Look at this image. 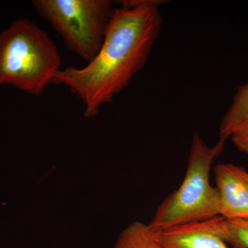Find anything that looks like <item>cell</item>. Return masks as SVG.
Here are the masks:
<instances>
[{
    "instance_id": "6da1fadb",
    "label": "cell",
    "mask_w": 248,
    "mask_h": 248,
    "mask_svg": "<svg viewBox=\"0 0 248 248\" xmlns=\"http://www.w3.org/2000/svg\"><path fill=\"white\" fill-rule=\"evenodd\" d=\"M120 2L93 61L83 68L60 69L54 78L53 84L66 86L81 99L87 118L98 115L144 68L162 29L159 7L165 1Z\"/></svg>"
},
{
    "instance_id": "7a4b0ae2",
    "label": "cell",
    "mask_w": 248,
    "mask_h": 248,
    "mask_svg": "<svg viewBox=\"0 0 248 248\" xmlns=\"http://www.w3.org/2000/svg\"><path fill=\"white\" fill-rule=\"evenodd\" d=\"M61 63L53 41L29 19H17L0 33V85L40 97L53 84Z\"/></svg>"
},
{
    "instance_id": "3957f363",
    "label": "cell",
    "mask_w": 248,
    "mask_h": 248,
    "mask_svg": "<svg viewBox=\"0 0 248 248\" xmlns=\"http://www.w3.org/2000/svg\"><path fill=\"white\" fill-rule=\"evenodd\" d=\"M225 143L218 141L210 147L198 133L194 134L184 180L156 208L149 223L152 229L163 231L220 216L219 197L210 174Z\"/></svg>"
},
{
    "instance_id": "277c9868",
    "label": "cell",
    "mask_w": 248,
    "mask_h": 248,
    "mask_svg": "<svg viewBox=\"0 0 248 248\" xmlns=\"http://www.w3.org/2000/svg\"><path fill=\"white\" fill-rule=\"evenodd\" d=\"M37 12L88 63L102 48L115 8L109 0H33Z\"/></svg>"
},
{
    "instance_id": "5b68a950",
    "label": "cell",
    "mask_w": 248,
    "mask_h": 248,
    "mask_svg": "<svg viewBox=\"0 0 248 248\" xmlns=\"http://www.w3.org/2000/svg\"><path fill=\"white\" fill-rule=\"evenodd\" d=\"M220 202V216L227 220L248 218V172L232 164L214 169Z\"/></svg>"
},
{
    "instance_id": "8992f818",
    "label": "cell",
    "mask_w": 248,
    "mask_h": 248,
    "mask_svg": "<svg viewBox=\"0 0 248 248\" xmlns=\"http://www.w3.org/2000/svg\"><path fill=\"white\" fill-rule=\"evenodd\" d=\"M223 221L218 216L155 232L166 248H234L223 239Z\"/></svg>"
},
{
    "instance_id": "52a82bcc",
    "label": "cell",
    "mask_w": 248,
    "mask_h": 248,
    "mask_svg": "<svg viewBox=\"0 0 248 248\" xmlns=\"http://www.w3.org/2000/svg\"><path fill=\"white\" fill-rule=\"evenodd\" d=\"M112 248H166L149 224L133 222L121 233Z\"/></svg>"
},
{
    "instance_id": "ba28073f",
    "label": "cell",
    "mask_w": 248,
    "mask_h": 248,
    "mask_svg": "<svg viewBox=\"0 0 248 248\" xmlns=\"http://www.w3.org/2000/svg\"><path fill=\"white\" fill-rule=\"evenodd\" d=\"M248 115V83L239 86L219 128L218 141L226 143L235 127Z\"/></svg>"
},
{
    "instance_id": "9c48e42d",
    "label": "cell",
    "mask_w": 248,
    "mask_h": 248,
    "mask_svg": "<svg viewBox=\"0 0 248 248\" xmlns=\"http://www.w3.org/2000/svg\"><path fill=\"white\" fill-rule=\"evenodd\" d=\"M223 237L234 248H248V218L227 220L223 224Z\"/></svg>"
},
{
    "instance_id": "30bf717a",
    "label": "cell",
    "mask_w": 248,
    "mask_h": 248,
    "mask_svg": "<svg viewBox=\"0 0 248 248\" xmlns=\"http://www.w3.org/2000/svg\"><path fill=\"white\" fill-rule=\"evenodd\" d=\"M229 139L239 151L248 156V115L235 127Z\"/></svg>"
}]
</instances>
